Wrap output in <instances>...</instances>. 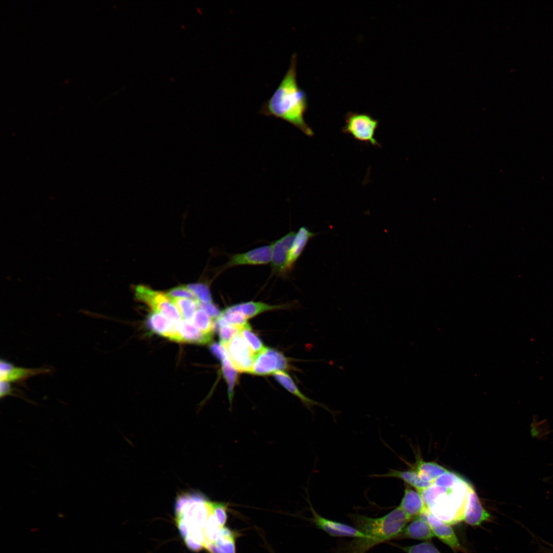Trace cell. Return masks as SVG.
Instances as JSON below:
<instances>
[{
    "instance_id": "obj_18",
    "label": "cell",
    "mask_w": 553,
    "mask_h": 553,
    "mask_svg": "<svg viewBox=\"0 0 553 553\" xmlns=\"http://www.w3.org/2000/svg\"><path fill=\"white\" fill-rule=\"evenodd\" d=\"M181 336V343L204 345L210 343L212 334H206L196 328L191 322L181 320L176 323Z\"/></svg>"
},
{
    "instance_id": "obj_7",
    "label": "cell",
    "mask_w": 553,
    "mask_h": 553,
    "mask_svg": "<svg viewBox=\"0 0 553 553\" xmlns=\"http://www.w3.org/2000/svg\"><path fill=\"white\" fill-rule=\"evenodd\" d=\"M224 347L229 359L236 369L240 372L249 373L256 355L240 333Z\"/></svg>"
},
{
    "instance_id": "obj_31",
    "label": "cell",
    "mask_w": 553,
    "mask_h": 553,
    "mask_svg": "<svg viewBox=\"0 0 553 553\" xmlns=\"http://www.w3.org/2000/svg\"><path fill=\"white\" fill-rule=\"evenodd\" d=\"M0 398L2 399L8 396H12L22 398L25 401L34 403L32 401L28 399L23 393L14 388L10 382L0 380Z\"/></svg>"
},
{
    "instance_id": "obj_28",
    "label": "cell",
    "mask_w": 553,
    "mask_h": 553,
    "mask_svg": "<svg viewBox=\"0 0 553 553\" xmlns=\"http://www.w3.org/2000/svg\"><path fill=\"white\" fill-rule=\"evenodd\" d=\"M191 323L198 329L206 334H212L216 328V323L203 309L198 308Z\"/></svg>"
},
{
    "instance_id": "obj_34",
    "label": "cell",
    "mask_w": 553,
    "mask_h": 553,
    "mask_svg": "<svg viewBox=\"0 0 553 553\" xmlns=\"http://www.w3.org/2000/svg\"><path fill=\"white\" fill-rule=\"evenodd\" d=\"M401 548L406 553H441L433 544L429 542L401 547Z\"/></svg>"
},
{
    "instance_id": "obj_3",
    "label": "cell",
    "mask_w": 553,
    "mask_h": 553,
    "mask_svg": "<svg viewBox=\"0 0 553 553\" xmlns=\"http://www.w3.org/2000/svg\"><path fill=\"white\" fill-rule=\"evenodd\" d=\"M352 520L365 537L355 538L348 545L347 553H365L378 544L398 537L410 521L399 506L382 517L356 514Z\"/></svg>"
},
{
    "instance_id": "obj_32",
    "label": "cell",
    "mask_w": 553,
    "mask_h": 553,
    "mask_svg": "<svg viewBox=\"0 0 553 553\" xmlns=\"http://www.w3.org/2000/svg\"><path fill=\"white\" fill-rule=\"evenodd\" d=\"M462 478L458 475L447 472L439 476L433 482V484L443 487H451L461 481Z\"/></svg>"
},
{
    "instance_id": "obj_22",
    "label": "cell",
    "mask_w": 553,
    "mask_h": 553,
    "mask_svg": "<svg viewBox=\"0 0 553 553\" xmlns=\"http://www.w3.org/2000/svg\"><path fill=\"white\" fill-rule=\"evenodd\" d=\"M315 235L305 226L301 227L296 235L290 249L287 262V271L290 272L301 255L308 241Z\"/></svg>"
},
{
    "instance_id": "obj_4",
    "label": "cell",
    "mask_w": 553,
    "mask_h": 553,
    "mask_svg": "<svg viewBox=\"0 0 553 553\" xmlns=\"http://www.w3.org/2000/svg\"><path fill=\"white\" fill-rule=\"evenodd\" d=\"M471 485L464 479L451 487L433 484L419 491L427 508L436 517L451 524L463 520Z\"/></svg>"
},
{
    "instance_id": "obj_10",
    "label": "cell",
    "mask_w": 553,
    "mask_h": 553,
    "mask_svg": "<svg viewBox=\"0 0 553 553\" xmlns=\"http://www.w3.org/2000/svg\"><path fill=\"white\" fill-rule=\"evenodd\" d=\"M312 522L320 529L333 537L364 538L365 535L357 528L327 519L318 515L310 505Z\"/></svg>"
},
{
    "instance_id": "obj_14",
    "label": "cell",
    "mask_w": 553,
    "mask_h": 553,
    "mask_svg": "<svg viewBox=\"0 0 553 553\" xmlns=\"http://www.w3.org/2000/svg\"><path fill=\"white\" fill-rule=\"evenodd\" d=\"M147 324L151 330L156 334L172 341L181 343L176 323L171 321L164 315L153 312L147 317Z\"/></svg>"
},
{
    "instance_id": "obj_8",
    "label": "cell",
    "mask_w": 553,
    "mask_h": 553,
    "mask_svg": "<svg viewBox=\"0 0 553 553\" xmlns=\"http://www.w3.org/2000/svg\"><path fill=\"white\" fill-rule=\"evenodd\" d=\"M287 358L275 349L265 347L256 356L249 373L257 375H266L287 369Z\"/></svg>"
},
{
    "instance_id": "obj_38",
    "label": "cell",
    "mask_w": 553,
    "mask_h": 553,
    "mask_svg": "<svg viewBox=\"0 0 553 553\" xmlns=\"http://www.w3.org/2000/svg\"><path fill=\"white\" fill-rule=\"evenodd\" d=\"M210 350L213 355L221 361L227 357L226 350L221 344L213 343L210 347Z\"/></svg>"
},
{
    "instance_id": "obj_26",
    "label": "cell",
    "mask_w": 553,
    "mask_h": 553,
    "mask_svg": "<svg viewBox=\"0 0 553 553\" xmlns=\"http://www.w3.org/2000/svg\"><path fill=\"white\" fill-rule=\"evenodd\" d=\"M222 372L228 385V395L230 403H231L235 386L238 378V370L232 365L228 356L222 361Z\"/></svg>"
},
{
    "instance_id": "obj_30",
    "label": "cell",
    "mask_w": 553,
    "mask_h": 553,
    "mask_svg": "<svg viewBox=\"0 0 553 553\" xmlns=\"http://www.w3.org/2000/svg\"><path fill=\"white\" fill-rule=\"evenodd\" d=\"M186 287L194 294L201 303L212 302V298L209 287L202 283L188 284Z\"/></svg>"
},
{
    "instance_id": "obj_36",
    "label": "cell",
    "mask_w": 553,
    "mask_h": 553,
    "mask_svg": "<svg viewBox=\"0 0 553 553\" xmlns=\"http://www.w3.org/2000/svg\"><path fill=\"white\" fill-rule=\"evenodd\" d=\"M166 293L171 299L182 298L198 300L186 286H181L174 287L169 290Z\"/></svg>"
},
{
    "instance_id": "obj_2",
    "label": "cell",
    "mask_w": 553,
    "mask_h": 553,
    "mask_svg": "<svg viewBox=\"0 0 553 553\" xmlns=\"http://www.w3.org/2000/svg\"><path fill=\"white\" fill-rule=\"evenodd\" d=\"M212 504L213 501L197 491L184 492L176 498V524L185 544L193 551L204 549L203 530L212 511Z\"/></svg>"
},
{
    "instance_id": "obj_20",
    "label": "cell",
    "mask_w": 553,
    "mask_h": 553,
    "mask_svg": "<svg viewBox=\"0 0 553 553\" xmlns=\"http://www.w3.org/2000/svg\"><path fill=\"white\" fill-rule=\"evenodd\" d=\"M371 477H393L402 480L407 485L414 487L418 492L427 488L433 484V482L425 481L420 477L418 473L414 470L398 471L390 469L383 474H373Z\"/></svg>"
},
{
    "instance_id": "obj_37",
    "label": "cell",
    "mask_w": 553,
    "mask_h": 553,
    "mask_svg": "<svg viewBox=\"0 0 553 553\" xmlns=\"http://www.w3.org/2000/svg\"><path fill=\"white\" fill-rule=\"evenodd\" d=\"M199 307L204 309L208 315L216 320L221 316L222 311L219 308L212 302L203 303L199 302Z\"/></svg>"
},
{
    "instance_id": "obj_24",
    "label": "cell",
    "mask_w": 553,
    "mask_h": 553,
    "mask_svg": "<svg viewBox=\"0 0 553 553\" xmlns=\"http://www.w3.org/2000/svg\"><path fill=\"white\" fill-rule=\"evenodd\" d=\"M413 469L418 473L422 480L433 483L439 476L449 471L436 463L426 462L421 459L417 461Z\"/></svg>"
},
{
    "instance_id": "obj_29",
    "label": "cell",
    "mask_w": 553,
    "mask_h": 553,
    "mask_svg": "<svg viewBox=\"0 0 553 553\" xmlns=\"http://www.w3.org/2000/svg\"><path fill=\"white\" fill-rule=\"evenodd\" d=\"M246 341L253 353L256 356L265 348L260 338L251 330L249 325L243 328L240 332Z\"/></svg>"
},
{
    "instance_id": "obj_1",
    "label": "cell",
    "mask_w": 553,
    "mask_h": 553,
    "mask_svg": "<svg viewBox=\"0 0 553 553\" xmlns=\"http://www.w3.org/2000/svg\"><path fill=\"white\" fill-rule=\"evenodd\" d=\"M307 108L306 93L297 83V56L294 53L285 75L270 97L263 104L259 113L283 120L311 137L314 133L304 119Z\"/></svg>"
},
{
    "instance_id": "obj_27",
    "label": "cell",
    "mask_w": 553,
    "mask_h": 553,
    "mask_svg": "<svg viewBox=\"0 0 553 553\" xmlns=\"http://www.w3.org/2000/svg\"><path fill=\"white\" fill-rule=\"evenodd\" d=\"M247 319L241 313L237 311H228L225 309L222 311L221 316L217 320L218 327L229 325L242 329L249 325Z\"/></svg>"
},
{
    "instance_id": "obj_5",
    "label": "cell",
    "mask_w": 553,
    "mask_h": 553,
    "mask_svg": "<svg viewBox=\"0 0 553 553\" xmlns=\"http://www.w3.org/2000/svg\"><path fill=\"white\" fill-rule=\"evenodd\" d=\"M135 295L137 299L146 304L153 312L161 314L175 323L181 320L179 311L167 293L139 285L135 288Z\"/></svg>"
},
{
    "instance_id": "obj_11",
    "label": "cell",
    "mask_w": 553,
    "mask_h": 553,
    "mask_svg": "<svg viewBox=\"0 0 553 553\" xmlns=\"http://www.w3.org/2000/svg\"><path fill=\"white\" fill-rule=\"evenodd\" d=\"M271 246H261L244 253H236L230 256L229 261L223 266V269L245 265H264L271 262Z\"/></svg>"
},
{
    "instance_id": "obj_9",
    "label": "cell",
    "mask_w": 553,
    "mask_h": 553,
    "mask_svg": "<svg viewBox=\"0 0 553 553\" xmlns=\"http://www.w3.org/2000/svg\"><path fill=\"white\" fill-rule=\"evenodd\" d=\"M295 235L296 232L290 231L271 244L270 263L274 273L283 276L288 272L287 267L288 257Z\"/></svg>"
},
{
    "instance_id": "obj_16",
    "label": "cell",
    "mask_w": 553,
    "mask_h": 553,
    "mask_svg": "<svg viewBox=\"0 0 553 553\" xmlns=\"http://www.w3.org/2000/svg\"><path fill=\"white\" fill-rule=\"evenodd\" d=\"M409 520L419 516L427 508L419 492L406 484L404 494L398 506Z\"/></svg>"
},
{
    "instance_id": "obj_21",
    "label": "cell",
    "mask_w": 553,
    "mask_h": 553,
    "mask_svg": "<svg viewBox=\"0 0 553 553\" xmlns=\"http://www.w3.org/2000/svg\"><path fill=\"white\" fill-rule=\"evenodd\" d=\"M286 307L285 305H270L261 302L249 301L233 305L225 308L228 311L241 313L247 318L254 317L261 313Z\"/></svg>"
},
{
    "instance_id": "obj_12",
    "label": "cell",
    "mask_w": 553,
    "mask_h": 553,
    "mask_svg": "<svg viewBox=\"0 0 553 553\" xmlns=\"http://www.w3.org/2000/svg\"><path fill=\"white\" fill-rule=\"evenodd\" d=\"M51 372V369L45 367L27 368L15 366L5 359L0 361V380L10 383L21 382L33 376Z\"/></svg>"
},
{
    "instance_id": "obj_33",
    "label": "cell",
    "mask_w": 553,
    "mask_h": 553,
    "mask_svg": "<svg viewBox=\"0 0 553 553\" xmlns=\"http://www.w3.org/2000/svg\"><path fill=\"white\" fill-rule=\"evenodd\" d=\"M241 329L238 327L224 325L219 327V335L220 344L224 347L233 338L238 335Z\"/></svg>"
},
{
    "instance_id": "obj_13",
    "label": "cell",
    "mask_w": 553,
    "mask_h": 553,
    "mask_svg": "<svg viewBox=\"0 0 553 553\" xmlns=\"http://www.w3.org/2000/svg\"><path fill=\"white\" fill-rule=\"evenodd\" d=\"M425 515L435 536L455 551H465L456 534L449 524L438 519L428 509L425 512Z\"/></svg>"
},
{
    "instance_id": "obj_25",
    "label": "cell",
    "mask_w": 553,
    "mask_h": 553,
    "mask_svg": "<svg viewBox=\"0 0 553 553\" xmlns=\"http://www.w3.org/2000/svg\"><path fill=\"white\" fill-rule=\"evenodd\" d=\"M177 308L183 320L192 322L198 309L199 301L190 299H171Z\"/></svg>"
},
{
    "instance_id": "obj_23",
    "label": "cell",
    "mask_w": 553,
    "mask_h": 553,
    "mask_svg": "<svg viewBox=\"0 0 553 553\" xmlns=\"http://www.w3.org/2000/svg\"><path fill=\"white\" fill-rule=\"evenodd\" d=\"M235 533L229 528L222 527L215 543L206 550L209 553H236Z\"/></svg>"
},
{
    "instance_id": "obj_17",
    "label": "cell",
    "mask_w": 553,
    "mask_h": 553,
    "mask_svg": "<svg viewBox=\"0 0 553 553\" xmlns=\"http://www.w3.org/2000/svg\"><path fill=\"white\" fill-rule=\"evenodd\" d=\"M434 536L424 512L419 516L414 518L413 521L406 526L399 537L424 540L430 539Z\"/></svg>"
},
{
    "instance_id": "obj_6",
    "label": "cell",
    "mask_w": 553,
    "mask_h": 553,
    "mask_svg": "<svg viewBox=\"0 0 553 553\" xmlns=\"http://www.w3.org/2000/svg\"><path fill=\"white\" fill-rule=\"evenodd\" d=\"M345 125L342 131L351 135L355 140L380 146L375 138L379 122L366 113L349 112L345 118Z\"/></svg>"
},
{
    "instance_id": "obj_35",
    "label": "cell",
    "mask_w": 553,
    "mask_h": 553,
    "mask_svg": "<svg viewBox=\"0 0 553 553\" xmlns=\"http://www.w3.org/2000/svg\"><path fill=\"white\" fill-rule=\"evenodd\" d=\"M227 506L228 504L225 503L218 502H214L213 503L214 514L221 527H224L227 521Z\"/></svg>"
},
{
    "instance_id": "obj_15",
    "label": "cell",
    "mask_w": 553,
    "mask_h": 553,
    "mask_svg": "<svg viewBox=\"0 0 553 553\" xmlns=\"http://www.w3.org/2000/svg\"><path fill=\"white\" fill-rule=\"evenodd\" d=\"M490 514L484 509L474 488L468 494L464 512L463 520L472 526H478L491 519Z\"/></svg>"
},
{
    "instance_id": "obj_19",
    "label": "cell",
    "mask_w": 553,
    "mask_h": 553,
    "mask_svg": "<svg viewBox=\"0 0 553 553\" xmlns=\"http://www.w3.org/2000/svg\"><path fill=\"white\" fill-rule=\"evenodd\" d=\"M273 376L275 380L283 386L286 390L290 392L292 394L297 397L303 402V403L309 410H311V408L314 405H316L321 407L329 412H330L333 415L335 413V412L330 410L326 405L318 402L316 401L311 399L306 396H305L297 387L295 384L291 377L286 372L280 371H277L273 374Z\"/></svg>"
}]
</instances>
